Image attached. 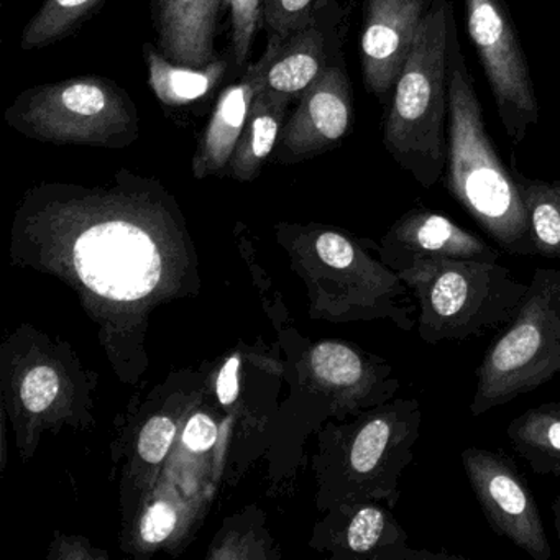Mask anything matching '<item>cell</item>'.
Returning <instances> with one entry per match:
<instances>
[{
	"label": "cell",
	"instance_id": "obj_1",
	"mask_svg": "<svg viewBox=\"0 0 560 560\" xmlns=\"http://www.w3.org/2000/svg\"><path fill=\"white\" fill-rule=\"evenodd\" d=\"M448 195L514 257H534L529 222L513 170H508L488 136L474 77L458 44V28L448 51L447 163Z\"/></svg>",
	"mask_w": 560,
	"mask_h": 560
},
{
	"label": "cell",
	"instance_id": "obj_2",
	"mask_svg": "<svg viewBox=\"0 0 560 560\" xmlns=\"http://www.w3.org/2000/svg\"><path fill=\"white\" fill-rule=\"evenodd\" d=\"M457 31L448 0H434L396 80L383 124V145L424 189L447 163L448 51Z\"/></svg>",
	"mask_w": 560,
	"mask_h": 560
},
{
	"label": "cell",
	"instance_id": "obj_3",
	"mask_svg": "<svg viewBox=\"0 0 560 560\" xmlns=\"http://www.w3.org/2000/svg\"><path fill=\"white\" fill-rule=\"evenodd\" d=\"M419 304V339L429 346L464 342L510 323L529 284L498 261H421L399 271Z\"/></svg>",
	"mask_w": 560,
	"mask_h": 560
},
{
	"label": "cell",
	"instance_id": "obj_4",
	"mask_svg": "<svg viewBox=\"0 0 560 560\" xmlns=\"http://www.w3.org/2000/svg\"><path fill=\"white\" fill-rule=\"evenodd\" d=\"M471 416L510 405L560 375V270L537 268L529 288L478 365Z\"/></svg>",
	"mask_w": 560,
	"mask_h": 560
},
{
	"label": "cell",
	"instance_id": "obj_5",
	"mask_svg": "<svg viewBox=\"0 0 560 560\" xmlns=\"http://www.w3.org/2000/svg\"><path fill=\"white\" fill-rule=\"evenodd\" d=\"M5 120L28 139L58 145L124 149L139 133L137 109L126 91L97 77L32 88L9 107Z\"/></svg>",
	"mask_w": 560,
	"mask_h": 560
},
{
	"label": "cell",
	"instance_id": "obj_6",
	"mask_svg": "<svg viewBox=\"0 0 560 560\" xmlns=\"http://www.w3.org/2000/svg\"><path fill=\"white\" fill-rule=\"evenodd\" d=\"M468 37L483 67L501 126L513 147L539 122V103L520 35L504 0H464Z\"/></svg>",
	"mask_w": 560,
	"mask_h": 560
},
{
	"label": "cell",
	"instance_id": "obj_7",
	"mask_svg": "<svg viewBox=\"0 0 560 560\" xmlns=\"http://www.w3.org/2000/svg\"><path fill=\"white\" fill-rule=\"evenodd\" d=\"M74 265L84 284L114 301H136L152 293L162 273L159 248L139 225L104 221L80 235Z\"/></svg>",
	"mask_w": 560,
	"mask_h": 560
},
{
	"label": "cell",
	"instance_id": "obj_8",
	"mask_svg": "<svg viewBox=\"0 0 560 560\" xmlns=\"http://www.w3.org/2000/svg\"><path fill=\"white\" fill-rule=\"evenodd\" d=\"M460 458L471 491L491 529L534 560H549L552 549L539 506L514 462L501 452L478 447L465 448Z\"/></svg>",
	"mask_w": 560,
	"mask_h": 560
},
{
	"label": "cell",
	"instance_id": "obj_9",
	"mask_svg": "<svg viewBox=\"0 0 560 560\" xmlns=\"http://www.w3.org/2000/svg\"><path fill=\"white\" fill-rule=\"evenodd\" d=\"M432 4L434 0H363L360 37L363 83L382 103L392 97Z\"/></svg>",
	"mask_w": 560,
	"mask_h": 560
},
{
	"label": "cell",
	"instance_id": "obj_10",
	"mask_svg": "<svg viewBox=\"0 0 560 560\" xmlns=\"http://www.w3.org/2000/svg\"><path fill=\"white\" fill-rule=\"evenodd\" d=\"M500 252L483 238L455 224L447 215L415 208L389 229L383 241V261L393 271L408 270L421 261H498Z\"/></svg>",
	"mask_w": 560,
	"mask_h": 560
},
{
	"label": "cell",
	"instance_id": "obj_11",
	"mask_svg": "<svg viewBox=\"0 0 560 560\" xmlns=\"http://www.w3.org/2000/svg\"><path fill=\"white\" fill-rule=\"evenodd\" d=\"M353 117L352 86L342 63H332L303 94L283 126L280 150L317 155L334 149L349 132Z\"/></svg>",
	"mask_w": 560,
	"mask_h": 560
},
{
	"label": "cell",
	"instance_id": "obj_12",
	"mask_svg": "<svg viewBox=\"0 0 560 560\" xmlns=\"http://www.w3.org/2000/svg\"><path fill=\"white\" fill-rule=\"evenodd\" d=\"M281 42L283 40L280 38L270 37L260 60L250 65L238 83L229 86L219 97L192 162V168L199 178L221 172L231 163L232 153L244 132L255 97L267 86L268 68L277 57Z\"/></svg>",
	"mask_w": 560,
	"mask_h": 560
},
{
	"label": "cell",
	"instance_id": "obj_13",
	"mask_svg": "<svg viewBox=\"0 0 560 560\" xmlns=\"http://www.w3.org/2000/svg\"><path fill=\"white\" fill-rule=\"evenodd\" d=\"M221 2L224 0H153L160 54L182 67L211 65Z\"/></svg>",
	"mask_w": 560,
	"mask_h": 560
},
{
	"label": "cell",
	"instance_id": "obj_14",
	"mask_svg": "<svg viewBox=\"0 0 560 560\" xmlns=\"http://www.w3.org/2000/svg\"><path fill=\"white\" fill-rule=\"evenodd\" d=\"M323 9V8H320ZM319 9V11H320ZM319 11L310 25L281 42L267 73V90L287 96L303 94L330 67L329 42Z\"/></svg>",
	"mask_w": 560,
	"mask_h": 560
},
{
	"label": "cell",
	"instance_id": "obj_15",
	"mask_svg": "<svg viewBox=\"0 0 560 560\" xmlns=\"http://www.w3.org/2000/svg\"><path fill=\"white\" fill-rule=\"evenodd\" d=\"M291 96L265 88L252 106L244 132L232 153L231 166L238 178H252L277 147Z\"/></svg>",
	"mask_w": 560,
	"mask_h": 560
},
{
	"label": "cell",
	"instance_id": "obj_16",
	"mask_svg": "<svg viewBox=\"0 0 560 560\" xmlns=\"http://www.w3.org/2000/svg\"><path fill=\"white\" fill-rule=\"evenodd\" d=\"M149 84L156 100L168 107H183L205 97L228 71V61L214 60L205 68L182 67L145 45Z\"/></svg>",
	"mask_w": 560,
	"mask_h": 560
},
{
	"label": "cell",
	"instance_id": "obj_17",
	"mask_svg": "<svg viewBox=\"0 0 560 560\" xmlns=\"http://www.w3.org/2000/svg\"><path fill=\"white\" fill-rule=\"evenodd\" d=\"M506 435L534 474L560 477V412L540 405L516 416Z\"/></svg>",
	"mask_w": 560,
	"mask_h": 560
},
{
	"label": "cell",
	"instance_id": "obj_18",
	"mask_svg": "<svg viewBox=\"0 0 560 560\" xmlns=\"http://www.w3.org/2000/svg\"><path fill=\"white\" fill-rule=\"evenodd\" d=\"M511 159V170L516 176L527 212L534 250L544 258H560V179L527 178L517 172L514 155Z\"/></svg>",
	"mask_w": 560,
	"mask_h": 560
},
{
	"label": "cell",
	"instance_id": "obj_19",
	"mask_svg": "<svg viewBox=\"0 0 560 560\" xmlns=\"http://www.w3.org/2000/svg\"><path fill=\"white\" fill-rule=\"evenodd\" d=\"M106 0H45L44 8L25 25L22 48L47 47L67 37Z\"/></svg>",
	"mask_w": 560,
	"mask_h": 560
},
{
	"label": "cell",
	"instance_id": "obj_20",
	"mask_svg": "<svg viewBox=\"0 0 560 560\" xmlns=\"http://www.w3.org/2000/svg\"><path fill=\"white\" fill-rule=\"evenodd\" d=\"M316 0H265L264 25L271 37L287 40L316 18Z\"/></svg>",
	"mask_w": 560,
	"mask_h": 560
},
{
	"label": "cell",
	"instance_id": "obj_21",
	"mask_svg": "<svg viewBox=\"0 0 560 560\" xmlns=\"http://www.w3.org/2000/svg\"><path fill=\"white\" fill-rule=\"evenodd\" d=\"M231 9L232 60L234 67H244L254 45L255 32L264 24L265 0H224Z\"/></svg>",
	"mask_w": 560,
	"mask_h": 560
},
{
	"label": "cell",
	"instance_id": "obj_22",
	"mask_svg": "<svg viewBox=\"0 0 560 560\" xmlns=\"http://www.w3.org/2000/svg\"><path fill=\"white\" fill-rule=\"evenodd\" d=\"M60 380L51 366H37L25 376L22 383V401L28 411L42 412L57 398Z\"/></svg>",
	"mask_w": 560,
	"mask_h": 560
},
{
	"label": "cell",
	"instance_id": "obj_23",
	"mask_svg": "<svg viewBox=\"0 0 560 560\" xmlns=\"http://www.w3.org/2000/svg\"><path fill=\"white\" fill-rule=\"evenodd\" d=\"M175 432V424L166 416H156V418L150 419L140 432L139 439V452L143 460L149 464L162 462L172 445Z\"/></svg>",
	"mask_w": 560,
	"mask_h": 560
},
{
	"label": "cell",
	"instance_id": "obj_24",
	"mask_svg": "<svg viewBox=\"0 0 560 560\" xmlns=\"http://www.w3.org/2000/svg\"><path fill=\"white\" fill-rule=\"evenodd\" d=\"M316 250L320 260L330 268H347L359 257V248L346 235L324 232L317 237Z\"/></svg>",
	"mask_w": 560,
	"mask_h": 560
},
{
	"label": "cell",
	"instance_id": "obj_25",
	"mask_svg": "<svg viewBox=\"0 0 560 560\" xmlns=\"http://www.w3.org/2000/svg\"><path fill=\"white\" fill-rule=\"evenodd\" d=\"M176 526V511L165 501L153 504L142 521V537L149 544L163 542Z\"/></svg>",
	"mask_w": 560,
	"mask_h": 560
},
{
	"label": "cell",
	"instance_id": "obj_26",
	"mask_svg": "<svg viewBox=\"0 0 560 560\" xmlns=\"http://www.w3.org/2000/svg\"><path fill=\"white\" fill-rule=\"evenodd\" d=\"M183 441L192 452L209 451L218 441V428L206 415H196L189 419Z\"/></svg>",
	"mask_w": 560,
	"mask_h": 560
},
{
	"label": "cell",
	"instance_id": "obj_27",
	"mask_svg": "<svg viewBox=\"0 0 560 560\" xmlns=\"http://www.w3.org/2000/svg\"><path fill=\"white\" fill-rule=\"evenodd\" d=\"M238 365H241V359L238 357H231L225 363L224 369L221 370V375L218 380V395L221 402L224 405H231L235 401L238 395Z\"/></svg>",
	"mask_w": 560,
	"mask_h": 560
},
{
	"label": "cell",
	"instance_id": "obj_28",
	"mask_svg": "<svg viewBox=\"0 0 560 560\" xmlns=\"http://www.w3.org/2000/svg\"><path fill=\"white\" fill-rule=\"evenodd\" d=\"M553 526L560 527V491L552 501Z\"/></svg>",
	"mask_w": 560,
	"mask_h": 560
},
{
	"label": "cell",
	"instance_id": "obj_29",
	"mask_svg": "<svg viewBox=\"0 0 560 560\" xmlns=\"http://www.w3.org/2000/svg\"><path fill=\"white\" fill-rule=\"evenodd\" d=\"M544 406H546V408L553 409V411L560 412V401L544 402Z\"/></svg>",
	"mask_w": 560,
	"mask_h": 560
},
{
	"label": "cell",
	"instance_id": "obj_30",
	"mask_svg": "<svg viewBox=\"0 0 560 560\" xmlns=\"http://www.w3.org/2000/svg\"><path fill=\"white\" fill-rule=\"evenodd\" d=\"M557 537H559V540H560V527H557Z\"/></svg>",
	"mask_w": 560,
	"mask_h": 560
}]
</instances>
